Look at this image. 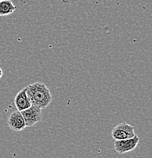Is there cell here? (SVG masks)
I'll return each instance as SVG.
<instances>
[{
	"label": "cell",
	"instance_id": "cell-4",
	"mask_svg": "<svg viewBox=\"0 0 152 158\" xmlns=\"http://www.w3.org/2000/svg\"><path fill=\"white\" fill-rule=\"evenodd\" d=\"M140 141L139 137L135 135L134 137L124 140H115L114 141V149L119 154H125L130 152L135 149Z\"/></svg>",
	"mask_w": 152,
	"mask_h": 158
},
{
	"label": "cell",
	"instance_id": "cell-3",
	"mask_svg": "<svg viewBox=\"0 0 152 158\" xmlns=\"http://www.w3.org/2000/svg\"><path fill=\"white\" fill-rule=\"evenodd\" d=\"M27 127H32L42 119V109L31 105L29 108L21 112Z\"/></svg>",
	"mask_w": 152,
	"mask_h": 158
},
{
	"label": "cell",
	"instance_id": "cell-8",
	"mask_svg": "<svg viewBox=\"0 0 152 158\" xmlns=\"http://www.w3.org/2000/svg\"><path fill=\"white\" fill-rule=\"evenodd\" d=\"M3 75V72H2V69L0 68V79H1Z\"/></svg>",
	"mask_w": 152,
	"mask_h": 158
},
{
	"label": "cell",
	"instance_id": "cell-1",
	"mask_svg": "<svg viewBox=\"0 0 152 158\" xmlns=\"http://www.w3.org/2000/svg\"><path fill=\"white\" fill-rule=\"evenodd\" d=\"M27 95L31 104L40 109L48 107L52 103V97L49 89L41 82H35L26 87Z\"/></svg>",
	"mask_w": 152,
	"mask_h": 158
},
{
	"label": "cell",
	"instance_id": "cell-2",
	"mask_svg": "<svg viewBox=\"0 0 152 158\" xmlns=\"http://www.w3.org/2000/svg\"><path fill=\"white\" fill-rule=\"evenodd\" d=\"M112 138L115 140H124L131 138L135 135V129L131 125L127 123H121L113 128Z\"/></svg>",
	"mask_w": 152,
	"mask_h": 158
},
{
	"label": "cell",
	"instance_id": "cell-5",
	"mask_svg": "<svg viewBox=\"0 0 152 158\" xmlns=\"http://www.w3.org/2000/svg\"><path fill=\"white\" fill-rule=\"evenodd\" d=\"M8 125L11 130L15 131H21L27 127L24 117L18 110L12 112L9 115L8 118Z\"/></svg>",
	"mask_w": 152,
	"mask_h": 158
},
{
	"label": "cell",
	"instance_id": "cell-6",
	"mask_svg": "<svg viewBox=\"0 0 152 158\" xmlns=\"http://www.w3.org/2000/svg\"><path fill=\"white\" fill-rule=\"evenodd\" d=\"M14 104H15L17 110L20 112L29 108L32 105L27 95L26 88H23L21 91L17 94L15 98H14Z\"/></svg>",
	"mask_w": 152,
	"mask_h": 158
},
{
	"label": "cell",
	"instance_id": "cell-7",
	"mask_svg": "<svg viewBox=\"0 0 152 158\" xmlns=\"http://www.w3.org/2000/svg\"><path fill=\"white\" fill-rule=\"evenodd\" d=\"M16 10V6L11 0L0 2V16H6L12 14Z\"/></svg>",
	"mask_w": 152,
	"mask_h": 158
},
{
	"label": "cell",
	"instance_id": "cell-9",
	"mask_svg": "<svg viewBox=\"0 0 152 158\" xmlns=\"http://www.w3.org/2000/svg\"><path fill=\"white\" fill-rule=\"evenodd\" d=\"M1 1H3V0H0V2H1Z\"/></svg>",
	"mask_w": 152,
	"mask_h": 158
}]
</instances>
